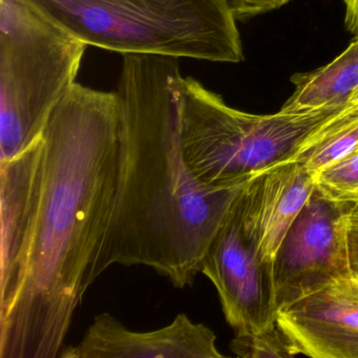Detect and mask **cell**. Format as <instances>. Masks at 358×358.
Listing matches in <instances>:
<instances>
[{"label": "cell", "instance_id": "obj_2", "mask_svg": "<svg viewBox=\"0 0 358 358\" xmlns=\"http://www.w3.org/2000/svg\"><path fill=\"white\" fill-rule=\"evenodd\" d=\"M178 59L123 55L118 185L92 282L113 265L145 266L176 288L192 286L245 183L207 185L190 171L178 122Z\"/></svg>", "mask_w": 358, "mask_h": 358}, {"label": "cell", "instance_id": "obj_11", "mask_svg": "<svg viewBox=\"0 0 358 358\" xmlns=\"http://www.w3.org/2000/svg\"><path fill=\"white\" fill-rule=\"evenodd\" d=\"M43 158V138L7 161H0V288L13 278L34 213Z\"/></svg>", "mask_w": 358, "mask_h": 358}, {"label": "cell", "instance_id": "obj_3", "mask_svg": "<svg viewBox=\"0 0 358 358\" xmlns=\"http://www.w3.org/2000/svg\"><path fill=\"white\" fill-rule=\"evenodd\" d=\"M87 45L121 55L244 60L225 0H22Z\"/></svg>", "mask_w": 358, "mask_h": 358}, {"label": "cell", "instance_id": "obj_12", "mask_svg": "<svg viewBox=\"0 0 358 358\" xmlns=\"http://www.w3.org/2000/svg\"><path fill=\"white\" fill-rule=\"evenodd\" d=\"M294 92L280 112L313 114L350 108L358 93V35L334 60L317 70L291 77Z\"/></svg>", "mask_w": 358, "mask_h": 358}, {"label": "cell", "instance_id": "obj_1", "mask_svg": "<svg viewBox=\"0 0 358 358\" xmlns=\"http://www.w3.org/2000/svg\"><path fill=\"white\" fill-rule=\"evenodd\" d=\"M122 121L118 92L77 83L50 116L28 240L0 288V358L64 349L112 217Z\"/></svg>", "mask_w": 358, "mask_h": 358}, {"label": "cell", "instance_id": "obj_8", "mask_svg": "<svg viewBox=\"0 0 358 358\" xmlns=\"http://www.w3.org/2000/svg\"><path fill=\"white\" fill-rule=\"evenodd\" d=\"M276 324L299 354L358 358V278L345 274L278 308Z\"/></svg>", "mask_w": 358, "mask_h": 358}, {"label": "cell", "instance_id": "obj_9", "mask_svg": "<svg viewBox=\"0 0 358 358\" xmlns=\"http://www.w3.org/2000/svg\"><path fill=\"white\" fill-rule=\"evenodd\" d=\"M60 358H221L215 332L180 313L167 326L148 332L129 330L112 314H98L77 345Z\"/></svg>", "mask_w": 358, "mask_h": 358}, {"label": "cell", "instance_id": "obj_21", "mask_svg": "<svg viewBox=\"0 0 358 358\" xmlns=\"http://www.w3.org/2000/svg\"><path fill=\"white\" fill-rule=\"evenodd\" d=\"M358 201V200H357Z\"/></svg>", "mask_w": 358, "mask_h": 358}, {"label": "cell", "instance_id": "obj_6", "mask_svg": "<svg viewBox=\"0 0 358 358\" xmlns=\"http://www.w3.org/2000/svg\"><path fill=\"white\" fill-rule=\"evenodd\" d=\"M353 203L331 200L315 188L273 259L278 309L352 273L349 215Z\"/></svg>", "mask_w": 358, "mask_h": 358}, {"label": "cell", "instance_id": "obj_15", "mask_svg": "<svg viewBox=\"0 0 358 358\" xmlns=\"http://www.w3.org/2000/svg\"><path fill=\"white\" fill-rule=\"evenodd\" d=\"M230 348L234 354L244 358H286L299 355L292 341L278 324L262 332L236 335Z\"/></svg>", "mask_w": 358, "mask_h": 358}, {"label": "cell", "instance_id": "obj_18", "mask_svg": "<svg viewBox=\"0 0 358 358\" xmlns=\"http://www.w3.org/2000/svg\"><path fill=\"white\" fill-rule=\"evenodd\" d=\"M345 6V26L352 34L358 35V0H343Z\"/></svg>", "mask_w": 358, "mask_h": 358}, {"label": "cell", "instance_id": "obj_4", "mask_svg": "<svg viewBox=\"0 0 358 358\" xmlns=\"http://www.w3.org/2000/svg\"><path fill=\"white\" fill-rule=\"evenodd\" d=\"M177 104L186 163L199 181L213 186L245 183L262 171L294 161L318 129L347 110L247 114L182 75L177 81Z\"/></svg>", "mask_w": 358, "mask_h": 358}, {"label": "cell", "instance_id": "obj_16", "mask_svg": "<svg viewBox=\"0 0 358 358\" xmlns=\"http://www.w3.org/2000/svg\"><path fill=\"white\" fill-rule=\"evenodd\" d=\"M236 18L252 17L278 9L291 0H225Z\"/></svg>", "mask_w": 358, "mask_h": 358}, {"label": "cell", "instance_id": "obj_20", "mask_svg": "<svg viewBox=\"0 0 358 358\" xmlns=\"http://www.w3.org/2000/svg\"><path fill=\"white\" fill-rule=\"evenodd\" d=\"M356 278H358V276H356Z\"/></svg>", "mask_w": 358, "mask_h": 358}, {"label": "cell", "instance_id": "obj_14", "mask_svg": "<svg viewBox=\"0 0 358 358\" xmlns=\"http://www.w3.org/2000/svg\"><path fill=\"white\" fill-rule=\"evenodd\" d=\"M316 189L338 202L358 200V152L324 167L314 176Z\"/></svg>", "mask_w": 358, "mask_h": 358}, {"label": "cell", "instance_id": "obj_7", "mask_svg": "<svg viewBox=\"0 0 358 358\" xmlns=\"http://www.w3.org/2000/svg\"><path fill=\"white\" fill-rule=\"evenodd\" d=\"M201 273L217 289L224 315L236 335L276 326L273 263L261 259L245 234L240 196L211 241Z\"/></svg>", "mask_w": 358, "mask_h": 358}, {"label": "cell", "instance_id": "obj_10", "mask_svg": "<svg viewBox=\"0 0 358 358\" xmlns=\"http://www.w3.org/2000/svg\"><path fill=\"white\" fill-rule=\"evenodd\" d=\"M314 177L289 161L262 171L240 194L243 229L262 259L273 263L293 222L315 190Z\"/></svg>", "mask_w": 358, "mask_h": 358}, {"label": "cell", "instance_id": "obj_5", "mask_svg": "<svg viewBox=\"0 0 358 358\" xmlns=\"http://www.w3.org/2000/svg\"><path fill=\"white\" fill-rule=\"evenodd\" d=\"M87 47L22 0H0V161L41 137Z\"/></svg>", "mask_w": 358, "mask_h": 358}, {"label": "cell", "instance_id": "obj_19", "mask_svg": "<svg viewBox=\"0 0 358 358\" xmlns=\"http://www.w3.org/2000/svg\"><path fill=\"white\" fill-rule=\"evenodd\" d=\"M350 108L358 110V93L356 94L355 97L353 98V100H352L351 103H350Z\"/></svg>", "mask_w": 358, "mask_h": 358}, {"label": "cell", "instance_id": "obj_13", "mask_svg": "<svg viewBox=\"0 0 358 358\" xmlns=\"http://www.w3.org/2000/svg\"><path fill=\"white\" fill-rule=\"evenodd\" d=\"M358 152V110L347 108L318 129L294 161L315 176L329 165Z\"/></svg>", "mask_w": 358, "mask_h": 358}, {"label": "cell", "instance_id": "obj_17", "mask_svg": "<svg viewBox=\"0 0 358 358\" xmlns=\"http://www.w3.org/2000/svg\"><path fill=\"white\" fill-rule=\"evenodd\" d=\"M349 250L352 273L358 276V201L353 203L350 211Z\"/></svg>", "mask_w": 358, "mask_h": 358}]
</instances>
